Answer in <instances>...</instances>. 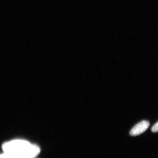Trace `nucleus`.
Masks as SVG:
<instances>
[{"label":"nucleus","mask_w":158,"mask_h":158,"mask_svg":"<svg viewBox=\"0 0 158 158\" xmlns=\"http://www.w3.org/2000/svg\"><path fill=\"white\" fill-rule=\"evenodd\" d=\"M2 149L4 153L13 155L19 158H34L40 152V149L37 145L22 140L6 142L3 144Z\"/></svg>","instance_id":"f257e3e1"},{"label":"nucleus","mask_w":158,"mask_h":158,"mask_svg":"<svg viewBox=\"0 0 158 158\" xmlns=\"http://www.w3.org/2000/svg\"><path fill=\"white\" fill-rule=\"evenodd\" d=\"M149 122L146 120H143L134 127L131 130L130 134L131 135L133 136L139 135L147 130L149 127Z\"/></svg>","instance_id":"f03ea898"},{"label":"nucleus","mask_w":158,"mask_h":158,"mask_svg":"<svg viewBox=\"0 0 158 158\" xmlns=\"http://www.w3.org/2000/svg\"><path fill=\"white\" fill-rule=\"evenodd\" d=\"M158 123L157 122L152 127V131L153 132H157L158 131Z\"/></svg>","instance_id":"7ed1b4c3"}]
</instances>
